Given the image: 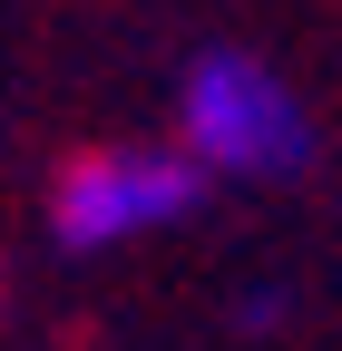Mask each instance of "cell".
Listing matches in <instances>:
<instances>
[{"label": "cell", "mask_w": 342, "mask_h": 351, "mask_svg": "<svg viewBox=\"0 0 342 351\" xmlns=\"http://www.w3.org/2000/svg\"><path fill=\"white\" fill-rule=\"evenodd\" d=\"M176 147L225 176V186H284V176H304L323 156V127L304 108V88H293L274 59L254 49H196L186 78H176Z\"/></svg>", "instance_id": "obj_1"}, {"label": "cell", "mask_w": 342, "mask_h": 351, "mask_svg": "<svg viewBox=\"0 0 342 351\" xmlns=\"http://www.w3.org/2000/svg\"><path fill=\"white\" fill-rule=\"evenodd\" d=\"M205 176L186 147H78L59 176H49V244L59 254H117V244H137V234H166V225H186V215L205 205Z\"/></svg>", "instance_id": "obj_2"}, {"label": "cell", "mask_w": 342, "mask_h": 351, "mask_svg": "<svg viewBox=\"0 0 342 351\" xmlns=\"http://www.w3.org/2000/svg\"><path fill=\"white\" fill-rule=\"evenodd\" d=\"M235 322H244V332H264V322H284V293H244V302H235Z\"/></svg>", "instance_id": "obj_3"}]
</instances>
